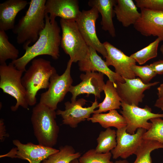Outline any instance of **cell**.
Here are the masks:
<instances>
[{"mask_svg":"<svg viewBox=\"0 0 163 163\" xmlns=\"http://www.w3.org/2000/svg\"><path fill=\"white\" fill-rule=\"evenodd\" d=\"M104 75L97 72H87L80 76L82 81L75 86L72 85L69 90L72 97L71 101L76 100L77 97L82 94H94L96 97L100 98L101 92L105 85Z\"/></svg>","mask_w":163,"mask_h":163,"instance_id":"16","label":"cell"},{"mask_svg":"<svg viewBox=\"0 0 163 163\" xmlns=\"http://www.w3.org/2000/svg\"><path fill=\"white\" fill-rule=\"evenodd\" d=\"M56 115L55 110L40 102L33 108L31 121L39 144L51 148L56 144L59 131Z\"/></svg>","mask_w":163,"mask_h":163,"instance_id":"3","label":"cell"},{"mask_svg":"<svg viewBox=\"0 0 163 163\" xmlns=\"http://www.w3.org/2000/svg\"><path fill=\"white\" fill-rule=\"evenodd\" d=\"M45 27L37 41L32 46L23 47L25 50L24 55L12 61L11 62L17 69L25 72L27 64L39 56L49 55L54 60L59 58L61 38L60 28L56 20L50 21L48 14L45 15Z\"/></svg>","mask_w":163,"mask_h":163,"instance_id":"1","label":"cell"},{"mask_svg":"<svg viewBox=\"0 0 163 163\" xmlns=\"http://www.w3.org/2000/svg\"><path fill=\"white\" fill-rule=\"evenodd\" d=\"M114 11L118 21L127 27L136 23L140 16L136 5L132 0H116Z\"/></svg>","mask_w":163,"mask_h":163,"instance_id":"21","label":"cell"},{"mask_svg":"<svg viewBox=\"0 0 163 163\" xmlns=\"http://www.w3.org/2000/svg\"><path fill=\"white\" fill-rule=\"evenodd\" d=\"M56 72L50 61L42 58L32 60L31 65L22 78L29 106L36 104L37 93L41 89L48 88L51 76Z\"/></svg>","mask_w":163,"mask_h":163,"instance_id":"4","label":"cell"},{"mask_svg":"<svg viewBox=\"0 0 163 163\" xmlns=\"http://www.w3.org/2000/svg\"><path fill=\"white\" fill-rule=\"evenodd\" d=\"M122 110L120 113L127 123L126 132L134 134L138 128H143L147 130L152 126L149 120L155 118H163V114L152 112L151 108L147 105L141 108L134 105H129L121 102Z\"/></svg>","mask_w":163,"mask_h":163,"instance_id":"9","label":"cell"},{"mask_svg":"<svg viewBox=\"0 0 163 163\" xmlns=\"http://www.w3.org/2000/svg\"><path fill=\"white\" fill-rule=\"evenodd\" d=\"M87 120L93 123H98L102 127L106 129L113 127L117 129L127 125L125 119L116 110H110L107 113L93 114Z\"/></svg>","mask_w":163,"mask_h":163,"instance_id":"23","label":"cell"},{"mask_svg":"<svg viewBox=\"0 0 163 163\" xmlns=\"http://www.w3.org/2000/svg\"><path fill=\"white\" fill-rule=\"evenodd\" d=\"M131 69L136 76L139 77L144 83L147 84L157 75L153 70L150 65L144 66L133 65Z\"/></svg>","mask_w":163,"mask_h":163,"instance_id":"31","label":"cell"},{"mask_svg":"<svg viewBox=\"0 0 163 163\" xmlns=\"http://www.w3.org/2000/svg\"><path fill=\"white\" fill-rule=\"evenodd\" d=\"M161 41L160 38H157L147 46L131 54L130 56L139 64H143L157 56L158 45Z\"/></svg>","mask_w":163,"mask_h":163,"instance_id":"28","label":"cell"},{"mask_svg":"<svg viewBox=\"0 0 163 163\" xmlns=\"http://www.w3.org/2000/svg\"><path fill=\"white\" fill-rule=\"evenodd\" d=\"M24 72L17 69L11 62L0 65V88L16 100L15 104L11 107L13 111H17L20 106L28 109L26 91L22 82Z\"/></svg>","mask_w":163,"mask_h":163,"instance_id":"5","label":"cell"},{"mask_svg":"<svg viewBox=\"0 0 163 163\" xmlns=\"http://www.w3.org/2000/svg\"><path fill=\"white\" fill-rule=\"evenodd\" d=\"M79 70L82 72H97L106 75L109 80L113 83L116 88V83L125 82L124 79L115 72L111 70L107 66L105 62L98 55L97 51L89 46L88 50L85 57L78 62Z\"/></svg>","mask_w":163,"mask_h":163,"instance_id":"17","label":"cell"},{"mask_svg":"<svg viewBox=\"0 0 163 163\" xmlns=\"http://www.w3.org/2000/svg\"><path fill=\"white\" fill-rule=\"evenodd\" d=\"M86 102V100L81 98L71 102H66L64 110L56 111L57 115L61 117L62 124L75 128L79 123L90 117L95 109L98 107V104L95 98L91 106L83 107Z\"/></svg>","mask_w":163,"mask_h":163,"instance_id":"11","label":"cell"},{"mask_svg":"<svg viewBox=\"0 0 163 163\" xmlns=\"http://www.w3.org/2000/svg\"><path fill=\"white\" fill-rule=\"evenodd\" d=\"M15 146L7 153L1 155L0 157H8L27 160L29 163H40L49 156L59 151V149L47 147L31 142L22 143L19 140H13Z\"/></svg>","mask_w":163,"mask_h":163,"instance_id":"10","label":"cell"},{"mask_svg":"<svg viewBox=\"0 0 163 163\" xmlns=\"http://www.w3.org/2000/svg\"><path fill=\"white\" fill-rule=\"evenodd\" d=\"M72 63L69 59L62 75L56 72L52 75L48 90L40 95V103L52 110L57 109L58 104L63 100L72 85L73 80L70 73Z\"/></svg>","mask_w":163,"mask_h":163,"instance_id":"7","label":"cell"},{"mask_svg":"<svg viewBox=\"0 0 163 163\" xmlns=\"http://www.w3.org/2000/svg\"><path fill=\"white\" fill-rule=\"evenodd\" d=\"M103 44L107 52L105 62L107 66H113L115 72L123 78H135L136 76L131 69L132 66L136 64L135 60L108 42Z\"/></svg>","mask_w":163,"mask_h":163,"instance_id":"14","label":"cell"},{"mask_svg":"<svg viewBox=\"0 0 163 163\" xmlns=\"http://www.w3.org/2000/svg\"><path fill=\"white\" fill-rule=\"evenodd\" d=\"M116 3V0H90L88 2L89 6L96 8L101 14L102 29L108 31L113 37L116 36L113 21L115 14L114 8Z\"/></svg>","mask_w":163,"mask_h":163,"instance_id":"20","label":"cell"},{"mask_svg":"<svg viewBox=\"0 0 163 163\" xmlns=\"http://www.w3.org/2000/svg\"><path fill=\"white\" fill-rule=\"evenodd\" d=\"M19 51L9 41L4 31L0 30V64L6 63L9 59L14 60L18 58Z\"/></svg>","mask_w":163,"mask_h":163,"instance_id":"27","label":"cell"},{"mask_svg":"<svg viewBox=\"0 0 163 163\" xmlns=\"http://www.w3.org/2000/svg\"><path fill=\"white\" fill-rule=\"evenodd\" d=\"M158 92L157 94L158 97L163 96V83L157 88Z\"/></svg>","mask_w":163,"mask_h":163,"instance_id":"36","label":"cell"},{"mask_svg":"<svg viewBox=\"0 0 163 163\" xmlns=\"http://www.w3.org/2000/svg\"><path fill=\"white\" fill-rule=\"evenodd\" d=\"M150 66L156 74H163V60L155 62L150 64Z\"/></svg>","mask_w":163,"mask_h":163,"instance_id":"33","label":"cell"},{"mask_svg":"<svg viewBox=\"0 0 163 163\" xmlns=\"http://www.w3.org/2000/svg\"><path fill=\"white\" fill-rule=\"evenodd\" d=\"M112 154L110 152L99 153L95 149L88 150L78 159L79 163H114L110 161Z\"/></svg>","mask_w":163,"mask_h":163,"instance_id":"29","label":"cell"},{"mask_svg":"<svg viewBox=\"0 0 163 163\" xmlns=\"http://www.w3.org/2000/svg\"><path fill=\"white\" fill-rule=\"evenodd\" d=\"M114 163H129L128 161L126 159H123V160H119L116 161Z\"/></svg>","mask_w":163,"mask_h":163,"instance_id":"37","label":"cell"},{"mask_svg":"<svg viewBox=\"0 0 163 163\" xmlns=\"http://www.w3.org/2000/svg\"><path fill=\"white\" fill-rule=\"evenodd\" d=\"M140 9L141 15L133 25L134 28L143 36H156L163 41V11Z\"/></svg>","mask_w":163,"mask_h":163,"instance_id":"15","label":"cell"},{"mask_svg":"<svg viewBox=\"0 0 163 163\" xmlns=\"http://www.w3.org/2000/svg\"><path fill=\"white\" fill-rule=\"evenodd\" d=\"M160 148L163 149V145L158 142L143 139L135 154L136 157L133 163H152L151 152Z\"/></svg>","mask_w":163,"mask_h":163,"instance_id":"26","label":"cell"},{"mask_svg":"<svg viewBox=\"0 0 163 163\" xmlns=\"http://www.w3.org/2000/svg\"><path fill=\"white\" fill-rule=\"evenodd\" d=\"M81 12L77 0H47L45 5V15L50 14L51 21H55L57 17L76 21Z\"/></svg>","mask_w":163,"mask_h":163,"instance_id":"18","label":"cell"},{"mask_svg":"<svg viewBox=\"0 0 163 163\" xmlns=\"http://www.w3.org/2000/svg\"><path fill=\"white\" fill-rule=\"evenodd\" d=\"M59 152L49 156L42 163H70L72 160L78 159L81 156L79 152H76L70 145L61 146Z\"/></svg>","mask_w":163,"mask_h":163,"instance_id":"24","label":"cell"},{"mask_svg":"<svg viewBox=\"0 0 163 163\" xmlns=\"http://www.w3.org/2000/svg\"><path fill=\"white\" fill-rule=\"evenodd\" d=\"M123 78L124 82H118L116 83V89L121 102L138 106L139 103L143 101L145 96L144 91L159 83L155 82L145 84L139 78Z\"/></svg>","mask_w":163,"mask_h":163,"instance_id":"13","label":"cell"},{"mask_svg":"<svg viewBox=\"0 0 163 163\" xmlns=\"http://www.w3.org/2000/svg\"><path fill=\"white\" fill-rule=\"evenodd\" d=\"M9 136V134L6 132L5 127L3 119L1 118L0 120V140L1 142H3L6 138Z\"/></svg>","mask_w":163,"mask_h":163,"instance_id":"34","label":"cell"},{"mask_svg":"<svg viewBox=\"0 0 163 163\" xmlns=\"http://www.w3.org/2000/svg\"><path fill=\"white\" fill-rule=\"evenodd\" d=\"M60 24L62 31L60 46L73 62L85 58L89 46L81 34L76 21L61 18Z\"/></svg>","mask_w":163,"mask_h":163,"instance_id":"6","label":"cell"},{"mask_svg":"<svg viewBox=\"0 0 163 163\" xmlns=\"http://www.w3.org/2000/svg\"><path fill=\"white\" fill-rule=\"evenodd\" d=\"M154 106L163 111V96L158 97L155 103Z\"/></svg>","mask_w":163,"mask_h":163,"instance_id":"35","label":"cell"},{"mask_svg":"<svg viewBox=\"0 0 163 163\" xmlns=\"http://www.w3.org/2000/svg\"><path fill=\"white\" fill-rule=\"evenodd\" d=\"M103 91L105 94V98L102 102L98 104V109L94 110V114L120 108L121 100L113 82L109 80H107Z\"/></svg>","mask_w":163,"mask_h":163,"instance_id":"22","label":"cell"},{"mask_svg":"<svg viewBox=\"0 0 163 163\" xmlns=\"http://www.w3.org/2000/svg\"><path fill=\"white\" fill-rule=\"evenodd\" d=\"M126 127L117 129L116 131L117 145L111 151L112 157L116 159L120 157L126 159L135 154L142 143L143 136L147 130L138 128L134 134H131L126 131Z\"/></svg>","mask_w":163,"mask_h":163,"instance_id":"12","label":"cell"},{"mask_svg":"<svg viewBox=\"0 0 163 163\" xmlns=\"http://www.w3.org/2000/svg\"><path fill=\"white\" fill-rule=\"evenodd\" d=\"M137 8L155 11H163V0H135Z\"/></svg>","mask_w":163,"mask_h":163,"instance_id":"32","label":"cell"},{"mask_svg":"<svg viewBox=\"0 0 163 163\" xmlns=\"http://www.w3.org/2000/svg\"><path fill=\"white\" fill-rule=\"evenodd\" d=\"M150 120L152 126L144 134L143 139L156 141L163 145V120L158 117Z\"/></svg>","mask_w":163,"mask_h":163,"instance_id":"30","label":"cell"},{"mask_svg":"<svg viewBox=\"0 0 163 163\" xmlns=\"http://www.w3.org/2000/svg\"><path fill=\"white\" fill-rule=\"evenodd\" d=\"M116 131L110 127L101 131L97 139V145L95 150L99 153L110 152L117 145Z\"/></svg>","mask_w":163,"mask_h":163,"instance_id":"25","label":"cell"},{"mask_svg":"<svg viewBox=\"0 0 163 163\" xmlns=\"http://www.w3.org/2000/svg\"><path fill=\"white\" fill-rule=\"evenodd\" d=\"M78 159H75L72 161L70 163H79Z\"/></svg>","mask_w":163,"mask_h":163,"instance_id":"38","label":"cell"},{"mask_svg":"<svg viewBox=\"0 0 163 163\" xmlns=\"http://www.w3.org/2000/svg\"><path fill=\"white\" fill-rule=\"evenodd\" d=\"M28 4L25 0H8L0 3V30H12L17 14Z\"/></svg>","mask_w":163,"mask_h":163,"instance_id":"19","label":"cell"},{"mask_svg":"<svg viewBox=\"0 0 163 163\" xmlns=\"http://www.w3.org/2000/svg\"><path fill=\"white\" fill-rule=\"evenodd\" d=\"M46 0H31L25 15L12 29L17 35V41L23 47L34 43L45 24L44 12Z\"/></svg>","mask_w":163,"mask_h":163,"instance_id":"2","label":"cell"},{"mask_svg":"<svg viewBox=\"0 0 163 163\" xmlns=\"http://www.w3.org/2000/svg\"><path fill=\"white\" fill-rule=\"evenodd\" d=\"M160 51H161V53H162V55L163 56V44H162L161 46V47H160Z\"/></svg>","mask_w":163,"mask_h":163,"instance_id":"39","label":"cell"},{"mask_svg":"<svg viewBox=\"0 0 163 163\" xmlns=\"http://www.w3.org/2000/svg\"><path fill=\"white\" fill-rule=\"evenodd\" d=\"M99 12L95 7L88 10H83L77 19L76 23L82 36L88 46L94 49L105 58L106 50L98 39L96 34V22Z\"/></svg>","mask_w":163,"mask_h":163,"instance_id":"8","label":"cell"}]
</instances>
